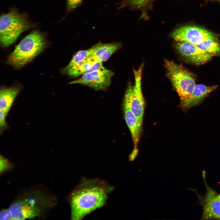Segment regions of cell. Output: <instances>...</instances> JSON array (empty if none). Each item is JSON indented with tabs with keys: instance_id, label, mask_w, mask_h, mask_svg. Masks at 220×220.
<instances>
[{
	"instance_id": "6da1fadb",
	"label": "cell",
	"mask_w": 220,
	"mask_h": 220,
	"mask_svg": "<svg viewBox=\"0 0 220 220\" xmlns=\"http://www.w3.org/2000/svg\"><path fill=\"white\" fill-rule=\"evenodd\" d=\"M114 187L98 178H82L68 197L72 220H81L105 205Z\"/></svg>"
},
{
	"instance_id": "7a4b0ae2",
	"label": "cell",
	"mask_w": 220,
	"mask_h": 220,
	"mask_svg": "<svg viewBox=\"0 0 220 220\" xmlns=\"http://www.w3.org/2000/svg\"><path fill=\"white\" fill-rule=\"evenodd\" d=\"M56 196L44 188H30L20 194L9 209L13 220L43 216L56 205Z\"/></svg>"
},
{
	"instance_id": "3957f363",
	"label": "cell",
	"mask_w": 220,
	"mask_h": 220,
	"mask_svg": "<svg viewBox=\"0 0 220 220\" xmlns=\"http://www.w3.org/2000/svg\"><path fill=\"white\" fill-rule=\"evenodd\" d=\"M46 43L43 35L35 30L25 37L9 56L7 63L21 68L32 61L45 49Z\"/></svg>"
},
{
	"instance_id": "277c9868",
	"label": "cell",
	"mask_w": 220,
	"mask_h": 220,
	"mask_svg": "<svg viewBox=\"0 0 220 220\" xmlns=\"http://www.w3.org/2000/svg\"><path fill=\"white\" fill-rule=\"evenodd\" d=\"M32 27L24 15L12 9L0 19V42L2 47L13 43L24 31Z\"/></svg>"
},
{
	"instance_id": "5b68a950",
	"label": "cell",
	"mask_w": 220,
	"mask_h": 220,
	"mask_svg": "<svg viewBox=\"0 0 220 220\" xmlns=\"http://www.w3.org/2000/svg\"><path fill=\"white\" fill-rule=\"evenodd\" d=\"M167 75L178 93L182 104L190 97L196 86L193 75L180 64L164 60Z\"/></svg>"
},
{
	"instance_id": "8992f818",
	"label": "cell",
	"mask_w": 220,
	"mask_h": 220,
	"mask_svg": "<svg viewBox=\"0 0 220 220\" xmlns=\"http://www.w3.org/2000/svg\"><path fill=\"white\" fill-rule=\"evenodd\" d=\"M143 67L144 64H142L138 69L134 70V85L132 86L130 83L128 84L124 97V99L129 103L131 111L141 126L145 106L141 87L142 73Z\"/></svg>"
},
{
	"instance_id": "52a82bcc",
	"label": "cell",
	"mask_w": 220,
	"mask_h": 220,
	"mask_svg": "<svg viewBox=\"0 0 220 220\" xmlns=\"http://www.w3.org/2000/svg\"><path fill=\"white\" fill-rule=\"evenodd\" d=\"M171 36L176 42H186L196 45L206 40L218 39L213 33L194 25L180 27L174 31Z\"/></svg>"
},
{
	"instance_id": "ba28073f",
	"label": "cell",
	"mask_w": 220,
	"mask_h": 220,
	"mask_svg": "<svg viewBox=\"0 0 220 220\" xmlns=\"http://www.w3.org/2000/svg\"><path fill=\"white\" fill-rule=\"evenodd\" d=\"M114 73L111 70L101 68L85 74L79 79L69 83L87 86L96 90H105L110 85Z\"/></svg>"
},
{
	"instance_id": "9c48e42d",
	"label": "cell",
	"mask_w": 220,
	"mask_h": 220,
	"mask_svg": "<svg viewBox=\"0 0 220 220\" xmlns=\"http://www.w3.org/2000/svg\"><path fill=\"white\" fill-rule=\"evenodd\" d=\"M203 174L206 192L201 200L203 208L202 219L220 220V200L216 192L207 184L205 172Z\"/></svg>"
},
{
	"instance_id": "30bf717a",
	"label": "cell",
	"mask_w": 220,
	"mask_h": 220,
	"mask_svg": "<svg viewBox=\"0 0 220 220\" xmlns=\"http://www.w3.org/2000/svg\"><path fill=\"white\" fill-rule=\"evenodd\" d=\"M175 47L184 57L197 65L207 63L215 56L206 52L196 45L186 42H177Z\"/></svg>"
},
{
	"instance_id": "8fae6325",
	"label": "cell",
	"mask_w": 220,
	"mask_h": 220,
	"mask_svg": "<svg viewBox=\"0 0 220 220\" xmlns=\"http://www.w3.org/2000/svg\"><path fill=\"white\" fill-rule=\"evenodd\" d=\"M123 105L124 118L131 134L134 145V148L130 154L129 158L132 160H134L138 153V145L142 126L140 125L136 117L131 111L129 103L124 99Z\"/></svg>"
},
{
	"instance_id": "7c38bea8",
	"label": "cell",
	"mask_w": 220,
	"mask_h": 220,
	"mask_svg": "<svg viewBox=\"0 0 220 220\" xmlns=\"http://www.w3.org/2000/svg\"><path fill=\"white\" fill-rule=\"evenodd\" d=\"M122 47L120 43H102L99 42L89 49L90 55L97 58L100 62L107 61L115 52Z\"/></svg>"
},
{
	"instance_id": "4fadbf2b",
	"label": "cell",
	"mask_w": 220,
	"mask_h": 220,
	"mask_svg": "<svg viewBox=\"0 0 220 220\" xmlns=\"http://www.w3.org/2000/svg\"><path fill=\"white\" fill-rule=\"evenodd\" d=\"M217 87L216 85L211 86L200 84L196 85L189 97L181 104L182 106L184 108H188L198 105Z\"/></svg>"
},
{
	"instance_id": "5bb4252c",
	"label": "cell",
	"mask_w": 220,
	"mask_h": 220,
	"mask_svg": "<svg viewBox=\"0 0 220 220\" xmlns=\"http://www.w3.org/2000/svg\"><path fill=\"white\" fill-rule=\"evenodd\" d=\"M103 66L95 56L90 55L80 65L71 68L65 73L69 76L76 77L100 69Z\"/></svg>"
},
{
	"instance_id": "9a60e30c",
	"label": "cell",
	"mask_w": 220,
	"mask_h": 220,
	"mask_svg": "<svg viewBox=\"0 0 220 220\" xmlns=\"http://www.w3.org/2000/svg\"><path fill=\"white\" fill-rule=\"evenodd\" d=\"M21 88L20 86H16L0 90V110L4 112L6 116Z\"/></svg>"
},
{
	"instance_id": "2e32d148",
	"label": "cell",
	"mask_w": 220,
	"mask_h": 220,
	"mask_svg": "<svg viewBox=\"0 0 220 220\" xmlns=\"http://www.w3.org/2000/svg\"><path fill=\"white\" fill-rule=\"evenodd\" d=\"M90 55L89 49L78 51L73 56L68 64L62 69V72L65 73L69 69L80 65Z\"/></svg>"
},
{
	"instance_id": "e0dca14e",
	"label": "cell",
	"mask_w": 220,
	"mask_h": 220,
	"mask_svg": "<svg viewBox=\"0 0 220 220\" xmlns=\"http://www.w3.org/2000/svg\"><path fill=\"white\" fill-rule=\"evenodd\" d=\"M206 52L215 55L220 53V44L218 39H207L196 45Z\"/></svg>"
},
{
	"instance_id": "ac0fdd59",
	"label": "cell",
	"mask_w": 220,
	"mask_h": 220,
	"mask_svg": "<svg viewBox=\"0 0 220 220\" xmlns=\"http://www.w3.org/2000/svg\"><path fill=\"white\" fill-rule=\"evenodd\" d=\"M12 163L8 159L3 156H0V174L9 170L12 168Z\"/></svg>"
},
{
	"instance_id": "d6986e66",
	"label": "cell",
	"mask_w": 220,
	"mask_h": 220,
	"mask_svg": "<svg viewBox=\"0 0 220 220\" xmlns=\"http://www.w3.org/2000/svg\"><path fill=\"white\" fill-rule=\"evenodd\" d=\"M6 115L2 110L0 111V134L1 135L9 127L6 120Z\"/></svg>"
},
{
	"instance_id": "ffe728a7",
	"label": "cell",
	"mask_w": 220,
	"mask_h": 220,
	"mask_svg": "<svg viewBox=\"0 0 220 220\" xmlns=\"http://www.w3.org/2000/svg\"><path fill=\"white\" fill-rule=\"evenodd\" d=\"M0 219L13 220L9 208L2 210L0 213Z\"/></svg>"
},
{
	"instance_id": "44dd1931",
	"label": "cell",
	"mask_w": 220,
	"mask_h": 220,
	"mask_svg": "<svg viewBox=\"0 0 220 220\" xmlns=\"http://www.w3.org/2000/svg\"><path fill=\"white\" fill-rule=\"evenodd\" d=\"M82 0H67V8L68 10H72L76 7Z\"/></svg>"
},
{
	"instance_id": "7402d4cb",
	"label": "cell",
	"mask_w": 220,
	"mask_h": 220,
	"mask_svg": "<svg viewBox=\"0 0 220 220\" xmlns=\"http://www.w3.org/2000/svg\"><path fill=\"white\" fill-rule=\"evenodd\" d=\"M211 1L217 2L220 4V0H207Z\"/></svg>"
},
{
	"instance_id": "603a6c76",
	"label": "cell",
	"mask_w": 220,
	"mask_h": 220,
	"mask_svg": "<svg viewBox=\"0 0 220 220\" xmlns=\"http://www.w3.org/2000/svg\"><path fill=\"white\" fill-rule=\"evenodd\" d=\"M218 198L220 200V193L218 195Z\"/></svg>"
}]
</instances>
